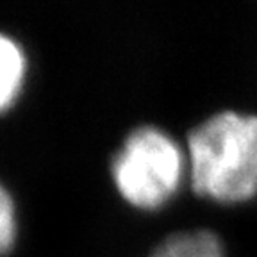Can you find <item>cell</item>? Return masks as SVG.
<instances>
[{
  "mask_svg": "<svg viewBox=\"0 0 257 257\" xmlns=\"http://www.w3.org/2000/svg\"><path fill=\"white\" fill-rule=\"evenodd\" d=\"M188 181L195 195L225 207L257 198V114L220 111L188 136Z\"/></svg>",
  "mask_w": 257,
  "mask_h": 257,
  "instance_id": "1",
  "label": "cell"
},
{
  "mask_svg": "<svg viewBox=\"0 0 257 257\" xmlns=\"http://www.w3.org/2000/svg\"><path fill=\"white\" fill-rule=\"evenodd\" d=\"M112 181L127 204L143 211L166 205L188 177L186 150L163 128L143 125L125 138L112 159Z\"/></svg>",
  "mask_w": 257,
  "mask_h": 257,
  "instance_id": "2",
  "label": "cell"
},
{
  "mask_svg": "<svg viewBox=\"0 0 257 257\" xmlns=\"http://www.w3.org/2000/svg\"><path fill=\"white\" fill-rule=\"evenodd\" d=\"M149 257H229V253L218 234L195 229L168 236Z\"/></svg>",
  "mask_w": 257,
  "mask_h": 257,
  "instance_id": "3",
  "label": "cell"
},
{
  "mask_svg": "<svg viewBox=\"0 0 257 257\" xmlns=\"http://www.w3.org/2000/svg\"><path fill=\"white\" fill-rule=\"evenodd\" d=\"M27 75V57L13 38L0 32V114L15 105Z\"/></svg>",
  "mask_w": 257,
  "mask_h": 257,
  "instance_id": "4",
  "label": "cell"
},
{
  "mask_svg": "<svg viewBox=\"0 0 257 257\" xmlns=\"http://www.w3.org/2000/svg\"><path fill=\"white\" fill-rule=\"evenodd\" d=\"M16 241V209L8 189L0 184V257L8 255Z\"/></svg>",
  "mask_w": 257,
  "mask_h": 257,
  "instance_id": "5",
  "label": "cell"
}]
</instances>
